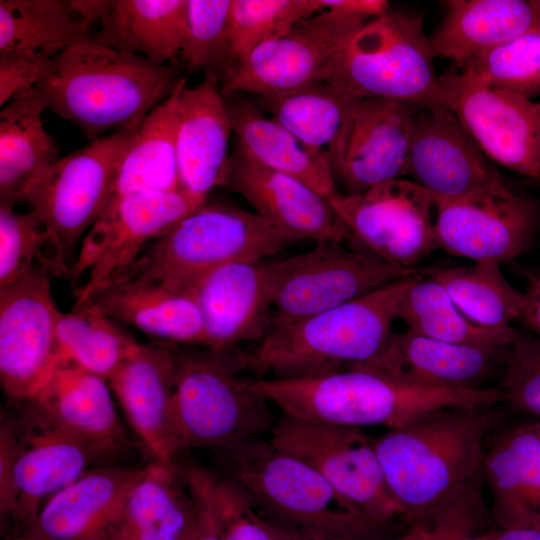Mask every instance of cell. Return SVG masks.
Returning a JSON list of instances; mask_svg holds the SVG:
<instances>
[{
  "label": "cell",
  "instance_id": "8d00e7d4",
  "mask_svg": "<svg viewBox=\"0 0 540 540\" xmlns=\"http://www.w3.org/2000/svg\"><path fill=\"white\" fill-rule=\"evenodd\" d=\"M91 27L72 0H1L0 54L29 52L54 57L89 38Z\"/></svg>",
  "mask_w": 540,
  "mask_h": 540
},
{
  "label": "cell",
  "instance_id": "4dcf8cb0",
  "mask_svg": "<svg viewBox=\"0 0 540 540\" xmlns=\"http://www.w3.org/2000/svg\"><path fill=\"white\" fill-rule=\"evenodd\" d=\"M256 99L268 116L326 157L335 177L361 99L328 81Z\"/></svg>",
  "mask_w": 540,
  "mask_h": 540
},
{
  "label": "cell",
  "instance_id": "7c38bea8",
  "mask_svg": "<svg viewBox=\"0 0 540 540\" xmlns=\"http://www.w3.org/2000/svg\"><path fill=\"white\" fill-rule=\"evenodd\" d=\"M272 322H295L333 309L398 279L423 276L428 269L388 264L343 242L313 248L270 263Z\"/></svg>",
  "mask_w": 540,
  "mask_h": 540
},
{
  "label": "cell",
  "instance_id": "ac0fdd59",
  "mask_svg": "<svg viewBox=\"0 0 540 540\" xmlns=\"http://www.w3.org/2000/svg\"><path fill=\"white\" fill-rule=\"evenodd\" d=\"M434 200L436 249L473 262H509L533 239L535 204L505 184L458 198Z\"/></svg>",
  "mask_w": 540,
  "mask_h": 540
},
{
  "label": "cell",
  "instance_id": "4316f807",
  "mask_svg": "<svg viewBox=\"0 0 540 540\" xmlns=\"http://www.w3.org/2000/svg\"><path fill=\"white\" fill-rule=\"evenodd\" d=\"M482 479L496 528H540V440L529 423L487 441Z\"/></svg>",
  "mask_w": 540,
  "mask_h": 540
},
{
  "label": "cell",
  "instance_id": "f35d334b",
  "mask_svg": "<svg viewBox=\"0 0 540 540\" xmlns=\"http://www.w3.org/2000/svg\"><path fill=\"white\" fill-rule=\"evenodd\" d=\"M427 274L469 320L480 326L508 328L520 318L524 295L511 286L496 263L428 269Z\"/></svg>",
  "mask_w": 540,
  "mask_h": 540
},
{
  "label": "cell",
  "instance_id": "9f6ffc18",
  "mask_svg": "<svg viewBox=\"0 0 540 540\" xmlns=\"http://www.w3.org/2000/svg\"><path fill=\"white\" fill-rule=\"evenodd\" d=\"M465 540H489L488 536H487V533L484 532V533H480V534H477V535H473L471 537H468L467 539Z\"/></svg>",
  "mask_w": 540,
  "mask_h": 540
},
{
  "label": "cell",
  "instance_id": "5bb4252c",
  "mask_svg": "<svg viewBox=\"0 0 540 540\" xmlns=\"http://www.w3.org/2000/svg\"><path fill=\"white\" fill-rule=\"evenodd\" d=\"M328 200L353 248L388 264L418 268L436 249L433 197L412 180L392 179L360 194L338 192Z\"/></svg>",
  "mask_w": 540,
  "mask_h": 540
},
{
  "label": "cell",
  "instance_id": "5b68a950",
  "mask_svg": "<svg viewBox=\"0 0 540 540\" xmlns=\"http://www.w3.org/2000/svg\"><path fill=\"white\" fill-rule=\"evenodd\" d=\"M261 515L302 532L347 540H386L392 526L371 519L321 474L262 437L206 450Z\"/></svg>",
  "mask_w": 540,
  "mask_h": 540
},
{
  "label": "cell",
  "instance_id": "cb8c5ba5",
  "mask_svg": "<svg viewBox=\"0 0 540 540\" xmlns=\"http://www.w3.org/2000/svg\"><path fill=\"white\" fill-rule=\"evenodd\" d=\"M173 343H138L107 381L150 459L171 464L170 413L176 352Z\"/></svg>",
  "mask_w": 540,
  "mask_h": 540
},
{
  "label": "cell",
  "instance_id": "ab89813d",
  "mask_svg": "<svg viewBox=\"0 0 540 540\" xmlns=\"http://www.w3.org/2000/svg\"><path fill=\"white\" fill-rule=\"evenodd\" d=\"M57 338L63 362L106 380L138 344L92 305L69 313L60 311Z\"/></svg>",
  "mask_w": 540,
  "mask_h": 540
},
{
  "label": "cell",
  "instance_id": "83f0119b",
  "mask_svg": "<svg viewBox=\"0 0 540 540\" xmlns=\"http://www.w3.org/2000/svg\"><path fill=\"white\" fill-rule=\"evenodd\" d=\"M506 349L451 344L406 330L393 334L382 357L368 369L424 387L480 389L503 364Z\"/></svg>",
  "mask_w": 540,
  "mask_h": 540
},
{
  "label": "cell",
  "instance_id": "8fae6325",
  "mask_svg": "<svg viewBox=\"0 0 540 540\" xmlns=\"http://www.w3.org/2000/svg\"><path fill=\"white\" fill-rule=\"evenodd\" d=\"M207 201V196L182 188L138 191L112 201L87 232L69 279L84 283L75 290L73 310L88 306L117 281L145 247Z\"/></svg>",
  "mask_w": 540,
  "mask_h": 540
},
{
  "label": "cell",
  "instance_id": "f546056e",
  "mask_svg": "<svg viewBox=\"0 0 540 540\" xmlns=\"http://www.w3.org/2000/svg\"><path fill=\"white\" fill-rule=\"evenodd\" d=\"M429 36L434 57L457 65L540 29V0H449Z\"/></svg>",
  "mask_w": 540,
  "mask_h": 540
},
{
  "label": "cell",
  "instance_id": "836d02e7",
  "mask_svg": "<svg viewBox=\"0 0 540 540\" xmlns=\"http://www.w3.org/2000/svg\"><path fill=\"white\" fill-rule=\"evenodd\" d=\"M47 103L38 87L20 92L0 111V203L23 202L29 188L61 157L45 129Z\"/></svg>",
  "mask_w": 540,
  "mask_h": 540
},
{
  "label": "cell",
  "instance_id": "1f68e13d",
  "mask_svg": "<svg viewBox=\"0 0 540 540\" xmlns=\"http://www.w3.org/2000/svg\"><path fill=\"white\" fill-rule=\"evenodd\" d=\"M224 96L235 144L249 157L305 183L327 199L338 193L326 157L305 145L255 102L238 94Z\"/></svg>",
  "mask_w": 540,
  "mask_h": 540
},
{
  "label": "cell",
  "instance_id": "8992f818",
  "mask_svg": "<svg viewBox=\"0 0 540 540\" xmlns=\"http://www.w3.org/2000/svg\"><path fill=\"white\" fill-rule=\"evenodd\" d=\"M244 351L178 346L170 413L175 460L271 432L278 416L256 387Z\"/></svg>",
  "mask_w": 540,
  "mask_h": 540
},
{
  "label": "cell",
  "instance_id": "ee69618b",
  "mask_svg": "<svg viewBox=\"0 0 540 540\" xmlns=\"http://www.w3.org/2000/svg\"><path fill=\"white\" fill-rule=\"evenodd\" d=\"M232 0H187V28L179 57L190 69L222 78L231 68L229 25Z\"/></svg>",
  "mask_w": 540,
  "mask_h": 540
},
{
  "label": "cell",
  "instance_id": "7402d4cb",
  "mask_svg": "<svg viewBox=\"0 0 540 540\" xmlns=\"http://www.w3.org/2000/svg\"><path fill=\"white\" fill-rule=\"evenodd\" d=\"M203 317L206 345L233 349L260 342L272 324L270 263L234 262L201 277L193 286Z\"/></svg>",
  "mask_w": 540,
  "mask_h": 540
},
{
  "label": "cell",
  "instance_id": "f6af8a7d",
  "mask_svg": "<svg viewBox=\"0 0 540 540\" xmlns=\"http://www.w3.org/2000/svg\"><path fill=\"white\" fill-rule=\"evenodd\" d=\"M47 237L38 217L0 203V289L18 280L35 265L48 272Z\"/></svg>",
  "mask_w": 540,
  "mask_h": 540
},
{
  "label": "cell",
  "instance_id": "60d3db41",
  "mask_svg": "<svg viewBox=\"0 0 540 540\" xmlns=\"http://www.w3.org/2000/svg\"><path fill=\"white\" fill-rule=\"evenodd\" d=\"M190 488L211 511L223 540H272L264 517L248 494L214 468L176 459Z\"/></svg>",
  "mask_w": 540,
  "mask_h": 540
},
{
  "label": "cell",
  "instance_id": "603a6c76",
  "mask_svg": "<svg viewBox=\"0 0 540 540\" xmlns=\"http://www.w3.org/2000/svg\"><path fill=\"white\" fill-rule=\"evenodd\" d=\"M418 108L394 99H361L335 173L345 194H360L407 174L412 125Z\"/></svg>",
  "mask_w": 540,
  "mask_h": 540
},
{
  "label": "cell",
  "instance_id": "816d5d0a",
  "mask_svg": "<svg viewBox=\"0 0 540 540\" xmlns=\"http://www.w3.org/2000/svg\"><path fill=\"white\" fill-rule=\"evenodd\" d=\"M193 493L197 500V512L182 540H223L211 511L194 491Z\"/></svg>",
  "mask_w": 540,
  "mask_h": 540
},
{
  "label": "cell",
  "instance_id": "c3c4849f",
  "mask_svg": "<svg viewBox=\"0 0 540 540\" xmlns=\"http://www.w3.org/2000/svg\"><path fill=\"white\" fill-rule=\"evenodd\" d=\"M52 58L42 53L0 54V106L20 92L37 87L46 76Z\"/></svg>",
  "mask_w": 540,
  "mask_h": 540
},
{
  "label": "cell",
  "instance_id": "3957f363",
  "mask_svg": "<svg viewBox=\"0 0 540 540\" xmlns=\"http://www.w3.org/2000/svg\"><path fill=\"white\" fill-rule=\"evenodd\" d=\"M419 276L295 322H272L257 346L244 351L250 372L257 378H303L371 368L386 351L402 297Z\"/></svg>",
  "mask_w": 540,
  "mask_h": 540
},
{
  "label": "cell",
  "instance_id": "ffe728a7",
  "mask_svg": "<svg viewBox=\"0 0 540 540\" xmlns=\"http://www.w3.org/2000/svg\"><path fill=\"white\" fill-rule=\"evenodd\" d=\"M222 187L242 196L256 214L300 241L349 239L327 198L305 183L261 165L235 143Z\"/></svg>",
  "mask_w": 540,
  "mask_h": 540
},
{
  "label": "cell",
  "instance_id": "4fadbf2b",
  "mask_svg": "<svg viewBox=\"0 0 540 540\" xmlns=\"http://www.w3.org/2000/svg\"><path fill=\"white\" fill-rule=\"evenodd\" d=\"M305 462L374 521L392 526L402 518L377 456L373 438L360 428L278 416L269 439Z\"/></svg>",
  "mask_w": 540,
  "mask_h": 540
},
{
  "label": "cell",
  "instance_id": "6f0895ef",
  "mask_svg": "<svg viewBox=\"0 0 540 540\" xmlns=\"http://www.w3.org/2000/svg\"><path fill=\"white\" fill-rule=\"evenodd\" d=\"M532 430L535 432V434L538 436L540 440V421L529 423Z\"/></svg>",
  "mask_w": 540,
  "mask_h": 540
},
{
  "label": "cell",
  "instance_id": "277c9868",
  "mask_svg": "<svg viewBox=\"0 0 540 540\" xmlns=\"http://www.w3.org/2000/svg\"><path fill=\"white\" fill-rule=\"evenodd\" d=\"M256 387L281 414L345 427H403L436 410L497 406L499 387L443 389L406 383L372 369L303 378H259Z\"/></svg>",
  "mask_w": 540,
  "mask_h": 540
},
{
  "label": "cell",
  "instance_id": "f5cc1de1",
  "mask_svg": "<svg viewBox=\"0 0 540 540\" xmlns=\"http://www.w3.org/2000/svg\"><path fill=\"white\" fill-rule=\"evenodd\" d=\"M489 540H540V528H495L487 531Z\"/></svg>",
  "mask_w": 540,
  "mask_h": 540
},
{
  "label": "cell",
  "instance_id": "d4e9b609",
  "mask_svg": "<svg viewBox=\"0 0 540 540\" xmlns=\"http://www.w3.org/2000/svg\"><path fill=\"white\" fill-rule=\"evenodd\" d=\"M62 430L99 453L109 464L134 447L108 381L62 362L32 398Z\"/></svg>",
  "mask_w": 540,
  "mask_h": 540
},
{
  "label": "cell",
  "instance_id": "74e56055",
  "mask_svg": "<svg viewBox=\"0 0 540 540\" xmlns=\"http://www.w3.org/2000/svg\"><path fill=\"white\" fill-rule=\"evenodd\" d=\"M397 319L413 333L464 346L502 350L519 336L512 327L487 328L472 322L439 283L423 276L416 277L406 290Z\"/></svg>",
  "mask_w": 540,
  "mask_h": 540
},
{
  "label": "cell",
  "instance_id": "7bdbcfd3",
  "mask_svg": "<svg viewBox=\"0 0 540 540\" xmlns=\"http://www.w3.org/2000/svg\"><path fill=\"white\" fill-rule=\"evenodd\" d=\"M457 66L487 85L532 99L540 94V29Z\"/></svg>",
  "mask_w": 540,
  "mask_h": 540
},
{
  "label": "cell",
  "instance_id": "d590c367",
  "mask_svg": "<svg viewBox=\"0 0 540 540\" xmlns=\"http://www.w3.org/2000/svg\"><path fill=\"white\" fill-rule=\"evenodd\" d=\"M186 81L181 78L174 91L139 125L119 164L109 204L133 192L180 188L176 125L179 97Z\"/></svg>",
  "mask_w": 540,
  "mask_h": 540
},
{
  "label": "cell",
  "instance_id": "f1b7e54d",
  "mask_svg": "<svg viewBox=\"0 0 540 540\" xmlns=\"http://www.w3.org/2000/svg\"><path fill=\"white\" fill-rule=\"evenodd\" d=\"M89 305L165 342L206 345L203 317L192 288L125 280L108 286Z\"/></svg>",
  "mask_w": 540,
  "mask_h": 540
},
{
  "label": "cell",
  "instance_id": "e575fe53",
  "mask_svg": "<svg viewBox=\"0 0 540 540\" xmlns=\"http://www.w3.org/2000/svg\"><path fill=\"white\" fill-rule=\"evenodd\" d=\"M100 24L92 40L167 65L185 41L187 0H112Z\"/></svg>",
  "mask_w": 540,
  "mask_h": 540
},
{
  "label": "cell",
  "instance_id": "6da1fadb",
  "mask_svg": "<svg viewBox=\"0 0 540 540\" xmlns=\"http://www.w3.org/2000/svg\"><path fill=\"white\" fill-rule=\"evenodd\" d=\"M496 406H456L430 412L373 438L388 488L407 527L428 528L482 478Z\"/></svg>",
  "mask_w": 540,
  "mask_h": 540
},
{
  "label": "cell",
  "instance_id": "ba28073f",
  "mask_svg": "<svg viewBox=\"0 0 540 540\" xmlns=\"http://www.w3.org/2000/svg\"><path fill=\"white\" fill-rule=\"evenodd\" d=\"M299 241L255 212L206 201L150 242L114 283L133 280L176 289L192 288L201 277L220 266L259 262Z\"/></svg>",
  "mask_w": 540,
  "mask_h": 540
},
{
  "label": "cell",
  "instance_id": "b9f144b4",
  "mask_svg": "<svg viewBox=\"0 0 540 540\" xmlns=\"http://www.w3.org/2000/svg\"><path fill=\"white\" fill-rule=\"evenodd\" d=\"M321 11L318 0H232L230 70L261 44L280 37L299 21Z\"/></svg>",
  "mask_w": 540,
  "mask_h": 540
},
{
  "label": "cell",
  "instance_id": "d6a6232c",
  "mask_svg": "<svg viewBox=\"0 0 540 540\" xmlns=\"http://www.w3.org/2000/svg\"><path fill=\"white\" fill-rule=\"evenodd\" d=\"M197 512L177 461L144 464L108 540H182Z\"/></svg>",
  "mask_w": 540,
  "mask_h": 540
},
{
  "label": "cell",
  "instance_id": "f907efd6",
  "mask_svg": "<svg viewBox=\"0 0 540 540\" xmlns=\"http://www.w3.org/2000/svg\"><path fill=\"white\" fill-rule=\"evenodd\" d=\"M322 10H333L364 21L379 17L390 9L385 0H318Z\"/></svg>",
  "mask_w": 540,
  "mask_h": 540
},
{
  "label": "cell",
  "instance_id": "d6986e66",
  "mask_svg": "<svg viewBox=\"0 0 540 540\" xmlns=\"http://www.w3.org/2000/svg\"><path fill=\"white\" fill-rule=\"evenodd\" d=\"M407 174L441 199L504 184L458 118L440 104L419 107L414 115Z\"/></svg>",
  "mask_w": 540,
  "mask_h": 540
},
{
  "label": "cell",
  "instance_id": "484cf974",
  "mask_svg": "<svg viewBox=\"0 0 540 540\" xmlns=\"http://www.w3.org/2000/svg\"><path fill=\"white\" fill-rule=\"evenodd\" d=\"M233 133L219 77L207 73L181 91L177 111L176 153L180 188L207 196L222 186Z\"/></svg>",
  "mask_w": 540,
  "mask_h": 540
},
{
  "label": "cell",
  "instance_id": "2e32d148",
  "mask_svg": "<svg viewBox=\"0 0 540 540\" xmlns=\"http://www.w3.org/2000/svg\"><path fill=\"white\" fill-rule=\"evenodd\" d=\"M365 23L333 10L307 17L225 74L221 90L224 95L262 96L324 81L335 58Z\"/></svg>",
  "mask_w": 540,
  "mask_h": 540
},
{
  "label": "cell",
  "instance_id": "681fc988",
  "mask_svg": "<svg viewBox=\"0 0 540 540\" xmlns=\"http://www.w3.org/2000/svg\"><path fill=\"white\" fill-rule=\"evenodd\" d=\"M527 281L524 295V306L519 318L527 328L540 340V270H524Z\"/></svg>",
  "mask_w": 540,
  "mask_h": 540
},
{
  "label": "cell",
  "instance_id": "bcb514c9",
  "mask_svg": "<svg viewBox=\"0 0 540 540\" xmlns=\"http://www.w3.org/2000/svg\"><path fill=\"white\" fill-rule=\"evenodd\" d=\"M499 388L510 410L540 418V340L519 335L505 350Z\"/></svg>",
  "mask_w": 540,
  "mask_h": 540
},
{
  "label": "cell",
  "instance_id": "9c48e42d",
  "mask_svg": "<svg viewBox=\"0 0 540 540\" xmlns=\"http://www.w3.org/2000/svg\"><path fill=\"white\" fill-rule=\"evenodd\" d=\"M138 128L89 141L61 157L26 192L23 202L46 233L52 277L69 278L83 238L109 204L119 164Z\"/></svg>",
  "mask_w": 540,
  "mask_h": 540
},
{
  "label": "cell",
  "instance_id": "db71d44e",
  "mask_svg": "<svg viewBox=\"0 0 540 540\" xmlns=\"http://www.w3.org/2000/svg\"><path fill=\"white\" fill-rule=\"evenodd\" d=\"M310 540H347V539H342V538H332V537H325V536H319V535H312V534H308L306 533Z\"/></svg>",
  "mask_w": 540,
  "mask_h": 540
},
{
  "label": "cell",
  "instance_id": "30bf717a",
  "mask_svg": "<svg viewBox=\"0 0 540 540\" xmlns=\"http://www.w3.org/2000/svg\"><path fill=\"white\" fill-rule=\"evenodd\" d=\"M434 58L422 17L389 10L355 33L324 81L358 99L387 98L430 107L439 104Z\"/></svg>",
  "mask_w": 540,
  "mask_h": 540
},
{
  "label": "cell",
  "instance_id": "44dd1931",
  "mask_svg": "<svg viewBox=\"0 0 540 540\" xmlns=\"http://www.w3.org/2000/svg\"><path fill=\"white\" fill-rule=\"evenodd\" d=\"M143 466L88 470L51 496L18 537L7 540H108Z\"/></svg>",
  "mask_w": 540,
  "mask_h": 540
},
{
  "label": "cell",
  "instance_id": "9a60e30c",
  "mask_svg": "<svg viewBox=\"0 0 540 540\" xmlns=\"http://www.w3.org/2000/svg\"><path fill=\"white\" fill-rule=\"evenodd\" d=\"M51 278L38 264L0 289V383L9 400L34 398L63 362Z\"/></svg>",
  "mask_w": 540,
  "mask_h": 540
},
{
  "label": "cell",
  "instance_id": "11a10c76",
  "mask_svg": "<svg viewBox=\"0 0 540 540\" xmlns=\"http://www.w3.org/2000/svg\"><path fill=\"white\" fill-rule=\"evenodd\" d=\"M410 539V530L407 528V530L396 537L388 538L386 540H409Z\"/></svg>",
  "mask_w": 540,
  "mask_h": 540
},
{
  "label": "cell",
  "instance_id": "e0dca14e",
  "mask_svg": "<svg viewBox=\"0 0 540 540\" xmlns=\"http://www.w3.org/2000/svg\"><path fill=\"white\" fill-rule=\"evenodd\" d=\"M440 105L498 164L540 180V102L487 85L464 72L439 77Z\"/></svg>",
  "mask_w": 540,
  "mask_h": 540
},
{
  "label": "cell",
  "instance_id": "52a82bcc",
  "mask_svg": "<svg viewBox=\"0 0 540 540\" xmlns=\"http://www.w3.org/2000/svg\"><path fill=\"white\" fill-rule=\"evenodd\" d=\"M0 423V523L18 537L43 504L85 472L111 465L58 427L34 399L9 400Z\"/></svg>",
  "mask_w": 540,
  "mask_h": 540
},
{
  "label": "cell",
  "instance_id": "7a4b0ae2",
  "mask_svg": "<svg viewBox=\"0 0 540 540\" xmlns=\"http://www.w3.org/2000/svg\"><path fill=\"white\" fill-rule=\"evenodd\" d=\"M180 79L168 65L105 46L90 36L54 56L37 87L48 110L93 141L106 132L138 128Z\"/></svg>",
  "mask_w": 540,
  "mask_h": 540
},
{
  "label": "cell",
  "instance_id": "7dc6e473",
  "mask_svg": "<svg viewBox=\"0 0 540 540\" xmlns=\"http://www.w3.org/2000/svg\"><path fill=\"white\" fill-rule=\"evenodd\" d=\"M483 487V479L478 480L451 502L428 528H420L425 539L465 540L480 534L488 522Z\"/></svg>",
  "mask_w": 540,
  "mask_h": 540
}]
</instances>
